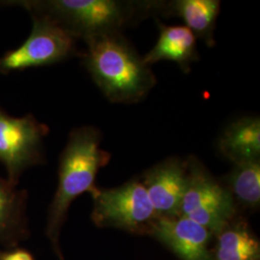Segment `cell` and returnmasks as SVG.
Segmentation results:
<instances>
[{"instance_id": "obj_2", "label": "cell", "mask_w": 260, "mask_h": 260, "mask_svg": "<svg viewBox=\"0 0 260 260\" xmlns=\"http://www.w3.org/2000/svg\"><path fill=\"white\" fill-rule=\"evenodd\" d=\"M85 43L83 65L109 102L139 103L155 86L151 68L121 33L91 38Z\"/></svg>"}, {"instance_id": "obj_16", "label": "cell", "mask_w": 260, "mask_h": 260, "mask_svg": "<svg viewBox=\"0 0 260 260\" xmlns=\"http://www.w3.org/2000/svg\"><path fill=\"white\" fill-rule=\"evenodd\" d=\"M2 260H34L32 255L24 251H18L11 252L9 254H7L6 256L3 257Z\"/></svg>"}, {"instance_id": "obj_4", "label": "cell", "mask_w": 260, "mask_h": 260, "mask_svg": "<svg viewBox=\"0 0 260 260\" xmlns=\"http://www.w3.org/2000/svg\"><path fill=\"white\" fill-rule=\"evenodd\" d=\"M91 195L92 219L98 226L151 234L158 217L141 181L132 180L111 189L96 187Z\"/></svg>"}, {"instance_id": "obj_3", "label": "cell", "mask_w": 260, "mask_h": 260, "mask_svg": "<svg viewBox=\"0 0 260 260\" xmlns=\"http://www.w3.org/2000/svg\"><path fill=\"white\" fill-rule=\"evenodd\" d=\"M102 133L93 126L73 130L60 157L59 178L53 201L49 207L47 233L59 253L58 238L72 203L83 193L95 190V177L106 166L111 154L101 148Z\"/></svg>"}, {"instance_id": "obj_5", "label": "cell", "mask_w": 260, "mask_h": 260, "mask_svg": "<svg viewBox=\"0 0 260 260\" xmlns=\"http://www.w3.org/2000/svg\"><path fill=\"white\" fill-rule=\"evenodd\" d=\"M187 164L188 181L179 216L217 234L233 222L236 204L225 185L217 181L197 158H188Z\"/></svg>"}, {"instance_id": "obj_14", "label": "cell", "mask_w": 260, "mask_h": 260, "mask_svg": "<svg viewBox=\"0 0 260 260\" xmlns=\"http://www.w3.org/2000/svg\"><path fill=\"white\" fill-rule=\"evenodd\" d=\"M228 190L244 208L256 209L260 205V160L235 164L226 177Z\"/></svg>"}, {"instance_id": "obj_7", "label": "cell", "mask_w": 260, "mask_h": 260, "mask_svg": "<svg viewBox=\"0 0 260 260\" xmlns=\"http://www.w3.org/2000/svg\"><path fill=\"white\" fill-rule=\"evenodd\" d=\"M47 133V124L33 115L13 117L0 107V163L12 184L16 185L26 169L44 162V139Z\"/></svg>"}, {"instance_id": "obj_8", "label": "cell", "mask_w": 260, "mask_h": 260, "mask_svg": "<svg viewBox=\"0 0 260 260\" xmlns=\"http://www.w3.org/2000/svg\"><path fill=\"white\" fill-rule=\"evenodd\" d=\"M187 181V159L168 158L145 173L141 182L158 219L179 216Z\"/></svg>"}, {"instance_id": "obj_10", "label": "cell", "mask_w": 260, "mask_h": 260, "mask_svg": "<svg viewBox=\"0 0 260 260\" xmlns=\"http://www.w3.org/2000/svg\"><path fill=\"white\" fill-rule=\"evenodd\" d=\"M159 37L155 46L143 57L149 67L160 61L177 63L184 72L198 60L197 38L184 25H166L158 22Z\"/></svg>"}, {"instance_id": "obj_9", "label": "cell", "mask_w": 260, "mask_h": 260, "mask_svg": "<svg viewBox=\"0 0 260 260\" xmlns=\"http://www.w3.org/2000/svg\"><path fill=\"white\" fill-rule=\"evenodd\" d=\"M181 260H212L208 244L212 233L189 218H160L151 232Z\"/></svg>"}, {"instance_id": "obj_11", "label": "cell", "mask_w": 260, "mask_h": 260, "mask_svg": "<svg viewBox=\"0 0 260 260\" xmlns=\"http://www.w3.org/2000/svg\"><path fill=\"white\" fill-rule=\"evenodd\" d=\"M221 2L218 0H175L164 1L163 17H177L184 26L190 29L197 39L206 46L215 45L214 30L220 13Z\"/></svg>"}, {"instance_id": "obj_15", "label": "cell", "mask_w": 260, "mask_h": 260, "mask_svg": "<svg viewBox=\"0 0 260 260\" xmlns=\"http://www.w3.org/2000/svg\"><path fill=\"white\" fill-rule=\"evenodd\" d=\"M24 207V192L0 177V235H7L19 229L23 222Z\"/></svg>"}, {"instance_id": "obj_1", "label": "cell", "mask_w": 260, "mask_h": 260, "mask_svg": "<svg viewBox=\"0 0 260 260\" xmlns=\"http://www.w3.org/2000/svg\"><path fill=\"white\" fill-rule=\"evenodd\" d=\"M164 1L150 0H23L5 1L31 15L53 20L76 40L121 33L142 19L161 15Z\"/></svg>"}, {"instance_id": "obj_6", "label": "cell", "mask_w": 260, "mask_h": 260, "mask_svg": "<svg viewBox=\"0 0 260 260\" xmlns=\"http://www.w3.org/2000/svg\"><path fill=\"white\" fill-rule=\"evenodd\" d=\"M32 31L20 47L0 57V74L52 65L77 54L76 39L53 20L31 15Z\"/></svg>"}, {"instance_id": "obj_12", "label": "cell", "mask_w": 260, "mask_h": 260, "mask_svg": "<svg viewBox=\"0 0 260 260\" xmlns=\"http://www.w3.org/2000/svg\"><path fill=\"white\" fill-rule=\"evenodd\" d=\"M218 149L233 164L260 160V121L245 117L232 122L218 141Z\"/></svg>"}, {"instance_id": "obj_13", "label": "cell", "mask_w": 260, "mask_h": 260, "mask_svg": "<svg viewBox=\"0 0 260 260\" xmlns=\"http://www.w3.org/2000/svg\"><path fill=\"white\" fill-rule=\"evenodd\" d=\"M218 235L212 260H259L260 244L244 222L226 224Z\"/></svg>"}]
</instances>
